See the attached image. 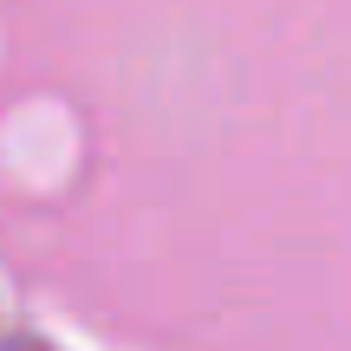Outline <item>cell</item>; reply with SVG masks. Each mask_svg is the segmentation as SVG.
Returning <instances> with one entry per match:
<instances>
[{
  "label": "cell",
  "mask_w": 351,
  "mask_h": 351,
  "mask_svg": "<svg viewBox=\"0 0 351 351\" xmlns=\"http://www.w3.org/2000/svg\"><path fill=\"white\" fill-rule=\"evenodd\" d=\"M0 351H46V345H39V339H7Z\"/></svg>",
  "instance_id": "6da1fadb"
}]
</instances>
